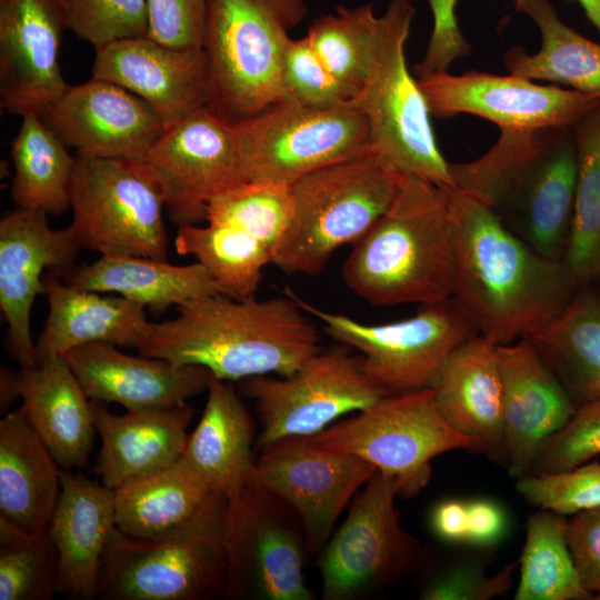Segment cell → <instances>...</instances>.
I'll return each instance as SVG.
<instances>
[{
    "mask_svg": "<svg viewBox=\"0 0 600 600\" xmlns=\"http://www.w3.org/2000/svg\"><path fill=\"white\" fill-rule=\"evenodd\" d=\"M449 192L456 229L451 300L459 311L497 344L547 326L580 288L564 261L534 251L480 200L457 188Z\"/></svg>",
    "mask_w": 600,
    "mask_h": 600,
    "instance_id": "1",
    "label": "cell"
},
{
    "mask_svg": "<svg viewBox=\"0 0 600 600\" xmlns=\"http://www.w3.org/2000/svg\"><path fill=\"white\" fill-rule=\"evenodd\" d=\"M286 298L208 296L177 307L178 316L153 323L142 356L200 366L221 380L289 376L320 351L306 311Z\"/></svg>",
    "mask_w": 600,
    "mask_h": 600,
    "instance_id": "2",
    "label": "cell"
},
{
    "mask_svg": "<svg viewBox=\"0 0 600 600\" xmlns=\"http://www.w3.org/2000/svg\"><path fill=\"white\" fill-rule=\"evenodd\" d=\"M574 126L502 129L480 158L450 163L454 188L488 206L529 247L554 260H563L571 232Z\"/></svg>",
    "mask_w": 600,
    "mask_h": 600,
    "instance_id": "3",
    "label": "cell"
},
{
    "mask_svg": "<svg viewBox=\"0 0 600 600\" xmlns=\"http://www.w3.org/2000/svg\"><path fill=\"white\" fill-rule=\"evenodd\" d=\"M456 229L449 188L402 173L383 216L342 266L347 287L374 306L433 304L451 298Z\"/></svg>",
    "mask_w": 600,
    "mask_h": 600,
    "instance_id": "4",
    "label": "cell"
},
{
    "mask_svg": "<svg viewBox=\"0 0 600 600\" xmlns=\"http://www.w3.org/2000/svg\"><path fill=\"white\" fill-rule=\"evenodd\" d=\"M402 173L371 150L293 182L292 218L271 263L287 274L321 273L336 250L357 243L389 209Z\"/></svg>",
    "mask_w": 600,
    "mask_h": 600,
    "instance_id": "5",
    "label": "cell"
},
{
    "mask_svg": "<svg viewBox=\"0 0 600 600\" xmlns=\"http://www.w3.org/2000/svg\"><path fill=\"white\" fill-rule=\"evenodd\" d=\"M307 0H208V107L237 123L279 102L289 31Z\"/></svg>",
    "mask_w": 600,
    "mask_h": 600,
    "instance_id": "6",
    "label": "cell"
},
{
    "mask_svg": "<svg viewBox=\"0 0 600 600\" xmlns=\"http://www.w3.org/2000/svg\"><path fill=\"white\" fill-rule=\"evenodd\" d=\"M413 16L412 0H391L379 16L367 77L353 103L368 120L376 152L401 172L454 188L427 101L407 66L406 43Z\"/></svg>",
    "mask_w": 600,
    "mask_h": 600,
    "instance_id": "7",
    "label": "cell"
},
{
    "mask_svg": "<svg viewBox=\"0 0 600 600\" xmlns=\"http://www.w3.org/2000/svg\"><path fill=\"white\" fill-rule=\"evenodd\" d=\"M72 221L79 248L102 257L137 256L167 260L164 194L141 160L77 153L70 187Z\"/></svg>",
    "mask_w": 600,
    "mask_h": 600,
    "instance_id": "8",
    "label": "cell"
},
{
    "mask_svg": "<svg viewBox=\"0 0 600 600\" xmlns=\"http://www.w3.org/2000/svg\"><path fill=\"white\" fill-rule=\"evenodd\" d=\"M306 439L368 461L394 479L401 498H412L426 488L437 456L457 449L476 451L473 440L443 419L431 388L383 396Z\"/></svg>",
    "mask_w": 600,
    "mask_h": 600,
    "instance_id": "9",
    "label": "cell"
},
{
    "mask_svg": "<svg viewBox=\"0 0 600 600\" xmlns=\"http://www.w3.org/2000/svg\"><path fill=\"white\" fill-rule=\"evenodd\" d=\"M234 128L244 182L291 186L314 170L373 150L368 120L353 101L329 108L274 104Z\"/></svg>",
    "mask_w": 600,
    "mask_h": 600,
    "instance_id": "10",
    "label": "cell"
},
{
    "mask_svg": "<svg viewBox=\"0 0 600 600\" xmlns=\"http://www.w3.org/2000/svg\"><path fill=\"white\" fill-rule=\"evenodd\" d=\"M333 340L357 349L368 378L384 393L430 388L449 356L478 333L450 299L421 306L404 320L366 324L346 314L324 311L286 290Z\"/></svg>",
    "mask_w": 600,
    "mask_h": 600,
    "instance_id": "11",
    "label": "cell"
},
{
    "mask_svg": "<svg viewBox=\"0 0 600 600\" xmlns=\"http://www.w3.org/2000/svg\"><path fill=\"white\" fill-rule=\"evenodd\" d=\"M226 599L312 600L304 582L302 523L279 497L248 482L227 499L222 523Z\"/></svg>",
    "mask_w": 600,
    "mask_h": 600,
    "instance_id": "12",
    "label": "cell"
},
{
    "mask_svg": "<svg viewBox=\"0 0 600 600\" xmlns=\"http://www.w3.org/2000/svg\"><path fill=\"white\" fill-rule=\"evenodd\" d=\"M222 523L223 517L163 539L132 538L117 528L102 558L97 598L210 600L224 597L228 560Z\"/></svg>",
    "mask_w": 600,
    "mask_h": 600,
    "instance_id": "13",
    "label": "cell"
},
{
    "mask_svg": "<svg viewBox=\"0 0 600 600\" xmlns=\"http://www.w3.org/2000/svg\"><path fill=\"white\" fill-rule=\"evenodd\" d=\"M398 496L394 479L378 470L356 493L344 521L319 552L323 599L360 598L419 566L422 547L401 526Z\"/></svg>",
    "mask_w": 600,
    "mask_h": 600,
    "instance_id": "14",
    "label": "cell"
},
{
    "mask_svg": "<svg viewBox=\"0 0 600 600\" xmlns=\"http://www.w3.org/2000/svg\"><path fill=\"white\" fill-rule=\"evenodd\" d=\"M242 391L257 404L259 450L282 439L314 436L384 396L364 373L360 357L343 344L320 350L289 376L244 379Z\"/></svg>",
    "mask_w": 600,
    "mask_h": 600,
    "instance_id": "15",
    "label": "cell"
},
{
    "mask_svg": "<svg viewBox=\"0 0 600 600\" xmlns=\"http://www.w3.org/2000/svg\"><path fill=\"white\" fill-rule=\"evenodd\" d=\"M343 451L287 438L260 450L249 481L282 499L299 517L310 554L319 553L356 493L376 472Z\"/></svg>",
    "mask_w": 600,
    "mask_h": 600,
    "instance_id": "16",
    "label": "cell"
},
{
    "mask_svg": "<svg viewBox=\"0 0 600 600\" xmlns=\"http://www.w3.org/2000/svg\"><path fill=\"white\" fill-rule=\"evenodd\" d=\"M142 161L159 179L166 212L179 228L206 221L209 201L244 182L234 123L208 106L167 128Z\"/></svg>",
    "mask_w": 600,
    "mask_h": 600,
    "instance_id": "17",
    "label": "cell"
},
{
    "mask_svg": "<svg viewBox=\"0 0 600 600\" xmlns=\"http://www.w3.org/2000/svg\"><path fill=\"white\" fill-rule=\"evenodd\" d=\"M429 112L436 118L468 113L500 130L573 127L600 106V98L556 84H538L513 74L440 72L418 79Z\"/></svg>",
    "mask_w": 600,
    "mask_h": 600,
    "instance_id": "18",
    "label": "cell"
},
{
    "mask_svg": "<svg viewBox=\"0 0 600 600\" xmlns=\"http://www.w3.org/2000/svg\"><path fill=\"white\" fill-rule=\"evenodd\" d=\"M62 0H0V107L40 117L66 91L59 52Z\"/></svg>",
    "mask_w": 600,
    "mask_h": 600,
    "instance_id": "19",
    "label": "cell"
},
{
    "mask_svg": "<svg viewBox=\"0 0 600 600\" xmlns=\"http://www.w3.org/2000/svg\"><path fill=\"white\" fill-rule=\"evenodd\" d=\"M41 118L77 153L108 159L141 161L166 131L143 99L94 78L68 86Z\"/></svg>",
    "mask_w": 600,
    "mask_h": 600,
    "instance_id": "20",
    "label": "cell"
},
{
    "mask_svg": "<svg viewBox=\"0 0 600 600\" xmlns=\"http://www.w3.org/2000/svg\"><path fill=\"white\" fill-rule=\"evenodd\" d=\"M78 249L70 229H52L44 212L17 207L0 221V308L21 368L38 364L30 320L37 296L44 293L42 273L71 269Z\"/></svg>",
    "mask_w": 600,
    "mask_h": 600,
    "instance_id": "21",
    "label": "cell"
},
{
    "mask_svg": "<svg viewBox=\"0 0 600 600\" xmlns=\"http://www.w3.org/2000/svg\"><path fill=\"white\" fill-rule=\"evenodd\" d=\"M92 78L116 83L143 99L166 129L209 101L203 48L176 49L148 37L116 41L96 50Z\"/></svg>",
    "mask_w": 600,
    "mask_h": 600,
    "instance_id": "22",
    "label": "cell"
},
{
    "mask_svg": "<svg viewBox=\"0 0 600 600\" xmlns=\"http://www.w3.org/2000/svg\"><path fill=\"white\" fill-rule=\"evenodd\" d=\"M503 438L508 473H528L542 443L572 417L577 404L528 338L499 344Z\"/></svg>",
    "mask_w": 600,
    "mask_h": 600,
    "instance_id": "23",
    "label": "cell"
},
{
    "mask_svg": "<svg viewBox=\"0 0 600 600\" xmlns=\"http://www.w3.org/2000/svg\"><path fill=\"white\" fill-rule=\"evenodd\" d=\"M63 357L90 400L119 403L127 410L186 404L207 390L211 378L203 367L134 357L106 342L77 347Z\"/></svg>",
    "mask_w": 600,
    "mask_h": 600,
    "instance_id": "24",
    "label": "cell"
},
{
    "mask_svg": "<svg viewBox=\"0 0 600 600\" xmlns=\"http://www.w3.org/2000/svg\"><path fill=\"white\" fill-rule=\"evenodd\" d=\"M434 402L478 453L504 467L503 388L499 344L476 333L446 360L432 386Z\"/></svg>",
    "mask_w": 600,
    "mask_h": 600,
    "instance_id": "25",
    "label": "cell"
},
{
    "mask_svg": "<svg viewBox=\"0 0 600 600\" xmlns=\"http://www.w3.org/2000/svg\"><path fill=\"white\" fill-rule=\"evenodd\" d=\"M61 491L48 530L58 554V592L97 598L100 568L117 529L113 490L61 470Z\"/></svg>",
    "mask_w": 600,
    "mask_h": 600,
    "instance_id": "26",
    "label": "cell"
},
{
    "mask_svg": "<svg viewBox=\"0 0 600 600\" xmlns=\"http://www.w3.org/2000/svg\"><path fill=\"white\" fill-rule=\"evenodd\" d=\"M91 406L101 441L96 472L103 486L113 490L180 460L193 414L187 403L123 414L110 412L104 402L91 400Z\"/></svg>",
    "mask_w": 600,
    "mask_h": 600,
    "instance_id": "27",
    "label": "cell"
},
{
    "mask_svg": "<svg viewBox=\"0 0 600 600\" xmlns=\"http://www.w3.org/2000/svg\"><path fill=\"white\" fill-rule=\"evenodd\" d=\"M116 523L138 539H163L221 519L227 497L179 460L113 489Z\"/></svg>",
    "mask_w": 600,
    "mask_h": 600,
    "instance_id": "28",
    "label": "cell"
},
{
    "mask_svg": "<svg viewBox=\"0 0 600 600\" xmlns=\"http://www.w3.org/2000/svg\"><path fill=\"white\" fill-rule=\"evenodd\" d=\"M49 314L36 344L38 362L63 357L68 351L92 342L131 347L137 350L151 328L146 307L119 297L73 288L53 274L43 277Z\"/></svg>",
    "mask_w": 600,
    "mask_h": 600,
    "instance_id": "29",
    "label": "cell"
},
{
    "mask_svg": "<svg viewBox=\"0 0 600 600\" xmlns=\"http://www.w3.org/2000/svg\"><path fill=\"white\" fill-rule=\"evenodd\" d=\"M21 409L62 470L88 464L97 433L91 400L64 357L19 371Z\"/></svg>",
    "mask_w": 600,
    "mask_h": 600,
    "instance_id": "30",
    "label": "cell"
},
{
    "mask_svg": "<svg viewBox=\"0 0 600 600\" xmlns=\"http://www.w3.org/2000/svg\"><path fill=\"white\" fill-rule=\"evenodd\" d=\"M21 407L0 420V518L27 533L48 529L61 470Z\"/></svg>",
    "mask_w": 600,
    "mask_h": 600,
    "instance_id": "31",
    "label": "cell"
},
{
    "mask_svg": "<svg viewBox=\"0 0 600 600\" xmlns=\"http://www.w3.org/2000/svg\"><path fill=\"white\" fill-rule=\"evenodd\" d=\"M207 391L203 413L180 460L228 499L249 482L254 427L230 381L211 374Z\"/></svg>",
    "mask_w": 600,
    "mask_h": 600,
    "instance_id": "32",
    "label": "cell"
},
{
    "mask_svg": "<svg viewBox=\"0 0 600 600\" xmlns=\"http://www.w3.org/2000/svg\"><path fill=\"white\" fill-rule=\"evenodd\" d=\"M64 282L94 292H114L161 312L171 306L222 294L206 268L197 262L174 266L137 256L100 257L64 272Z\"/></svg>",
    "mask_w": 600,
    "mask_h": 600,
    "instance_id": "33",
    "label": "cell"
},
{
    "mask_svg": "<svg viewBox=\"0 0 600 600\" xmlns=\"http://www.w3.org/2000/svg\"><path fill=\"white\" fill-rule=\"evenodd\" d=\"M578 406L600 399V293L581 286L547 326L527 337Z\"/></svg>",
    "mask_w": 600,
    "mask_h": 600,
    "instance_id": "34",
    "label": "cell"
},
{
    "mask_svg": "<svg viewBox=\"0 0 600 600\" xmlns=\"http://www.w3.org/2000/svg\"><path fill=\"white\" fill-rule=\"evenodd\" d=\"M522 13L538 27L541 47L532 54L510 48L503 57L508 72L600 98V43L563 23L549 0H528Z\"/></svg>",
    "mask_w": 600,
    "mask_h": 600,
    "instance_id": "35",
    "label": "cell"
},
{
    "mask_svg": "<svg viewBox=\"0 0 600 600\" xmlns=\"http://www.w3.org/2000/svg\"><path fill=\"white\" fill-rule=\"evenodd\" d=\"M37 113L22 116L11 143V198L18 208L60 214L70 208L76 157Z\"/></svg>",
    "mask_w": 600,
    "mask_h": 600,
    "instance_id": "36",
    "label": "cell"
},
{
    "mask_svg": "<svg viewBox=\"0 0 600 600\" xmlns=\"http://www.w3.org/2000/svg\"><path fill=\"white\" fill-rule=\"evenodd\" d=\"M179 254H191L221 289L222 294L253 297L262 269L271 263V250L248 232L221 223L180 227L174 240Z\"/></svg>",
    "mask_w": 600,
    "mask_h": 600,
    "instance_id": "37",
    "label": "cell"
},
{
    "mask_svg": "<svg viewBox=\"0 0 600 600\" xmlns=\"http://www.w3.org/2000/svg\"><path fill=\"white\" fill-rule=\"evenodd\" d=\"M568 517L538 509L528 517L516 600H592L576 571L566 538Z\"/></svg>",
    "mask_w": 600,
    "mask_h": 600,
    "instance_id": "38",
    "label": "cell"
},
{
    "mask_svg": "<svg viewBox=\"0 0 600 600\" xmlns=\"http://www.w3.org/2000/svg\"><path fill=\"white\" fill-rule=\"evenodd\" d=\"M578 172L563 261L578 286L600 278V106L574 126Z\"/></svg>",
    "mask_w": 600,
    "mask_h": 600,
    "instance_id": "39",
    "label": "cell"
},
{
    "mask_svg": "<svg viewBox=\"0 0 600 600\" xmlns=\"http://www.w3.org/2000/svg\"><path fill=\"white\" fill-rule=\"evenodd\" d=\"M379 17L371 4L339 7L309 27L306 39L322 63L342 82L358 90L367 77Z\"/></svg>",
    "mask_w": 600,
    "mask_h": 600,
    "instance_id": "40",
    "label": "cell"
},
{
    "mask_svg": "<svg viewBox=\"0 0 600 600\" xmlns=\"http://www.w3.org/2000/svg\"><path fill=\"white\" fill-rule=\"evenodd\" d=\"M292 212L290 186L246 181L216 194L207 206L206 221L239 228L266 244L273 254Z\"/></svg>",
    "mask_w": 600,
    "mask_h": 600,
    "instance_id": "41",
    "label": "cell"
},
{
    "mask_svg": "<svg viewBox=\"0 0 600 600\" xmlns=\"http://www.w3.org/2000/svg\"><path fill=\"white\" fill-rule=\"evenodd\" d=\"M58 554L49 533H27L0 518V600H50Z\"/></svg>",
    "mask_w": 600,
    "mask_h": 600,
    "instance_id": "42",
    "label": "cell"
},
{
    "mask_svg": "<svg viewBox=\"0 0 600 600\" xmlns=\"http://www.w3.org/2000/svg\"><path fill=\"white\" fill-rule=\"evenodd\" d=\"M359 91L338 79L317 57L306 37L291 39L283 58L277 104L329 108L354 101Z\"/></svg>",
    "mask_w": 600,
    "mask_h": 600,
    "instance_id": "43",
    "label": "cell"
},
{
    "mask_svg": "<svg viewBox=\"0 0 600 600\" xmlns=\"http://www.w3.org/2000/svg\"><path fill=\"white\" fill-rule=\"evenodd\" d=\"M67 29L96 50L112 42L148 37L147 0H62Z\"/></svg>",
    "mask_w": 600,
    "mask_h": 600,
    "instance_id": "44",
    "label": "cell"
},
{
    "mask_svg": "<svg viewBox=\"0 0 600 600\" xmlns=\"http://www.w3.org/2000/svg\"><path fill=\"white\" fill-rule=\"evenodd\" d=\"M516 489L529 504L570 517L600 507V462L588 461L571 470L516 479Z\"/></svg>",
    "mask_w": 600,
    "mask_h": 600,
    "instance_id": "45",
    "label": "cell"
},
{
    "mask_svg": "<svg viewBox=\"0 0 600 600\" xmlns=\"http://www.w3.org/2000/svg\"><path fill=\"white\" fill-rule=\"evenodd\" d=\"M599 454L600 399L577 407L569 421L542 443L528 473L568 471Z\"/></svg>",
    "mask_w": 600,
    "mask_h": 600,
    "instance_id": "46",
    "label": "cell"
},
{
    "mask_svg": "<svg viewBox=\"0 0 600 600\" xmlns=\"http://www.w3.org/2000/svg\"><path fill=\"white\" fill-rule=\"evenodd\" d=\"M519 561L504 566L492 576L473 559L461 560L434 573L422 587L423 600H490L507 593L513 584Z\"/></svg>",
    "mask_w": 600,
    "mask_h": 600,
    "instance_id": "47",
    "label": "cell"
},
{
    "mask_svg": "<svg viewBox=\"0 0 600 600\" xmlns=\"http://www.w3.org/2000/svg\"><path fill=\"white\" fill-rule=\"evenodd\" d=\"M148 38L170 48H203L208 0H147Z\"/></svg>",
    "mask_w": 600,
    "mask_h": 600,
    "instance_id": "48",
    "label": "cell"
},
{
    "mask_svg": "<svg viewBox=\"0 0 600 600\" xmlns=\"http://www.w3.org/2000/svg\"><path fill=\"white\" fill-rule=\"evenodd\" d=\"M518 12L522 13L528 0H512ZM459 0H428L433 16V28L427 52L414 68L419 78L447 72L460 58L467 57L471 46L464 38L456 16Z\"/></svg>",
    "mask_w": 600,
    "mask_h": 600,
    "instance_id": "49",
    "label": "cell"
},
{
    "mask_svg": "<svg viewBox=\"0 0 600 600\" xmlns=\"http://www.w3.org/2000/svg\"><path fill=\"white\" fill-rule=\"evenodd\" d=\"M566 538L582 587L596 596L600 591V507L568 517Z\"/></svg>",
    "mask_w": 600,
    "mask_h": 600,
    "instance_id": "50",
    "label": "cell"
},
{
    "mask_svg": "<svg viewBox=\"0 0 600 600\" xmlns=\"http://www.w3.org/2000/svg\"><path fill=\"white\" fill-rule=\"evenodd\" d=\"M467 544L486 548L499 542L506 534L508 517L504 509L487 498L467 500Z\"/></svg>",
    "mask_w": 600,
    "mask_h": 600,
    "instance_id": "51",
    "label": "cell"
},
{
    "mask_svg": "<svg viewBox=\"0 0 600 600\" xmlns=\"http://www.w3.org/2000/svg\"><path fill=\"white\" fill-rule=\"evenodd\" d=\"M430 528L441 541L452 544L467 543V500L449 498L438 502L430 513Z\"/></svg>",
    "mask_w": 600,
    "mask_h": 600,
    "instance_id": "52",
    "label": "cell"
},
{
    "mask_svg": "<svg viewBox=\"0 0 600 600\" xmlns=\"http://www.w3.org/2000/svg\"><path fill=\"white\" fill-rule=\"evenodd\" d=\"M20 397L19 371L2 366L0 372V407L1 411L8 412L9 407Z\"/></svg>",
    "mask_w": 600,
    "mask_h": 600,
    "instance_id": "53",
    "label": "cell"
},
{
    "mask_svg": "<svg viewBox=\"0 0 600 600\" xmlns=\"http://www.w3.org/2000/svg\"><path fill=\"white\" fill-rule=\"evenodd\" d=\"M600 34V0H576Z\"/></svg>",
    "mask_w": 600,
    "mask_h": 600,
    "instance_id": "54",
    "label": "cell"
},
{
    "mask_svg": "<svg viewBox=\"0 0 600 600\" xmlns=\"http://www.w3.org/2000/svg\"><path fill=\"white\" fill-rule=\"evenodd\" d=\"M594 600H600V591L598 593H596Z\"/></svg>",
    "mask_w": 600,
    "mask_h": 600,
    "instance_id": "55",
    "label": "cell"
},
{
    "mask_svg": "<svg viewBox=\"0 0 600 600\" xmlns=\"http://www.w3.org/2000/svg\"><path fill=\"white\" fill-rule=\"evenodd\" d=\"M596 282H598V286H599L598 292L600 293V278Z\"/></svg>",
    "mask_w": 600,
    "mask_h": 600,
    "instance_id": "56",
    "label": "cell"
}]
</instances>
